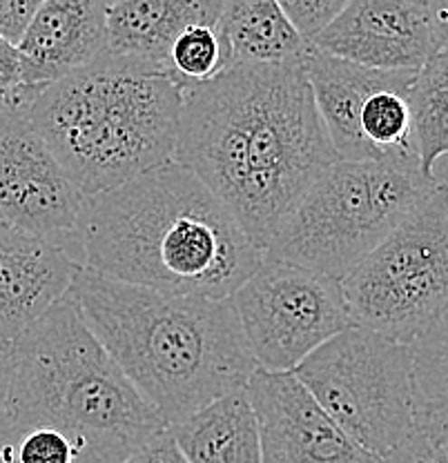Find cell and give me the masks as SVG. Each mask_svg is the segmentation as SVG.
Wrapping results in <instances>:
<instances>
[{
	"label": "cell",
	"mask_w": 448,
	"mask_h": 463,
	"mask_svg": "<svg viewBox=\"0 0 448 463\" xmlns=\"http://www.w3.org/2000/svg\"><path fill=\"white\" fill-rule=\"evenodd\" d=\"M175 161L266 252L337 154L303 62L234 65L183 87Z\"/></svg>",
	"instance_id": "obj_1"
},
{
	"label": "cell",
	"mask_w": 448,
	"mask_h": 463,
	"mask_svg": "<svg viewBox=\"0 0 448 463\" xmlns=\"http://www.w3.org/2000/svg\"><path fill=\"white\" fill-rule=\"evenodd\" d=\"M262 259L233 212L176 161L85 203L81 265L114 281L230 298Z\"/></svg>",
	"instance_id": "obj_2"
},
{
	"label": "cell",
	"mask_w": 448,
	"mask_h": 463,
	"mask_svg": "<svg viewBox=\"0 0 448 463\" xmlns=\"http://www.w3.org/2000/svg\"><path fill=\"white\" fill-rule=\"evenodd\" d=\"M81 317L166 426L245 390L254 364L230 298L166 294L81 268Z\"/></svg>",
	"instance_id": "obj_3"
},
{
	"label": "cell",
	"mask_w": 448,
	"mask_h": 463,
	"mask_svg": "<svg viewBox=\"0 0 448 463\" xmlns=\"http://www.w3.org/2000/svg\"><path fill=\"white\" fill-rule=\"evenodd\" d=\"M183 80L172 70L105 50L83 70L18 103L85 196L175 161Z\"/></svg>",
	"instance_id": "obj_4"
},
{
	"label": "cell",
	"mask_w": 448,
	"mask_h": 463,
	"mask_svg": "<svg viewBox=\"0 0 448 463\" xmlns=\"http://www.w3.org/2000/svg\"><path fill=\"white\" fill-rule=\"evenodd\" d=\"M5 412L16 430L59 428L81 463H120L167 428L100 345L70 292L14 341Z\"/></svg>",
	"instance_id": "obj_5"
},
{
	"label": "cell",
	"mask_w": 448,
	"mask_h": 463,
	"mask_svg": "<svg viewBox=\"0 0 448 463\" xmlns=\"http://www.w3.org/2000/svg\"><path fill=\"white\" fill-rule=\"evenodd\" d=\"M437 183L422 172L417 154L335 161L288 214L266 252L341 281Z\"/></svg>",
	"instance_id": "obj_6"
},
{
	"label": "cell",
	"mask_w": 448,
	"mask_h": 463,
	"mask_svg": "<svg viewBox=\"0 0 448 463\" xmlns=\"http://www.w3.org/2000/svg\"><path fill=\"white\" fill-rule=\"evenodd\" d=\"M361 327L411 345L448 312V187L437 183L373 252L341 279Z\"/></svg>",
	"instance_id": "obj_7"
},
{
	"label": "cell",
	"mask_w": 448,
	"mask_h": 463,
	"mask_svg": "<svg viewBox=\"0 0 448 463\" xmlns=\"http://www.w3.org/2000/svg\"><path fill=\"white\" fill-rule=\"evenodd\" d=\"M292 374L341 430L382 459L413 430L408 345L353 326L310 352Z\"/></svg>",
	"instance_id": "obj_8"
},
{
	"label": "cell",
	"mask_w": 448,
	"mask_h": 463,
	"mask_svg": "<svg viewBox=\"0 0 448 463\" xmlns=\"http://www.w3.org/2000/svg\"><path fill=\"white\" fill-rule=\"evenodd\" d=\"M257 368L292 373L310 352L357 326L339 279L263 252L230 297Z\"/></svg>",
	"instance_id": "obj_9"
},
{
	"label": "cell",
	"mask_w": 448,
	"mask_h": 463,
	"mask_svg": "<svg viewBox=\"0 0 448 463\" xmlns=\"http://www.w3.org/2000/svg\"><path fill=\"white\" fill-rule=\"evenodd\" d=\"M88 196L33 129L18 103L0 109V214L5 223L61 245L81 265Z\"/></svg>",
	"instance_id": "obj_10"
},
{
	"label": "cell",
	"mask_w": 448,
	"mask_h": 463,
	"mask_svg": "<svg viewBox=\"0 0 448 463\" xmlns=\"http://www.w3.org/2000/svg\"><path fill=\"white\" fill-rule=\"evenodd\" d=\"M262 434V463H382L310 397L292 373L254 368L245 385Z\"/></svg>",
	"instance_id": "obj_11"
},
{
	"label": "cell",
	"mask_w": 448,
	"mask_h": 463,
	"mask_svg": "<svg viewBox=\"0 0 448 463\" xmlns=\"http://www.w3.org/2000/svg\"><path fill=\"white\" fill-rule=\"evenodd\" d=\"M312 45L386 71H417L437 52L426 5L415 0H350Z\"/></svg>",
	"instance_id": "obj_12"
},
{
	"label": "cell",
	"mask_w": 448,
	"mask_h": 463,
	"mask_svg": "<svg viewBox=\"0 0 448 463\" xmlns=\"http://www.w3.org/2000/svg\"><path fill=\"white\" fill-rule=\"evenodd\" d=\"M83 265L32 232L0 223V339L16 341L70 292Z\"/></svg>",
	"instance_id": "obj_13"
},
{
	"label": "cell",
	"mask_w": 448,
	"mask_h": 463,
	"mask_svg": "<svg viewBox=\"0 0 448 463\" xmlns=\"http://www.w3.org/2000/svg\"><path fill=\"white\" fill-rule=\"evenodd\" d=\"M25 87L50 85L108 50L105 0H45L16 43Z\"/></svg>",
	"instance_id": "obj_14"
},
{
	"label": "cell",
	"mask_w": 448,
	"mask_h": 463,
	"mask_svg": "<svg viewBox=\"0 0 448 463\" xmlns=\"http://www.w3.org/2000/svg\"><path fill=\"white\" fill-rule=\"evenodd\" d=\"M303 71L317 109L329 132L337 161H377L375 149L359 129V112L373 91L411 87L415 71H386L357 65L312 47L303 58Z\"/></svg>",
	"instance_id": "obj_15"
},
{
	"label": "cell",
	"mask_w": 448,
	"mask_h": 463,
	"mask_svg": "<svg viewBox=\"0 0 448 463\" xmlns=\"http://www.w3.org/2000/svg\"><path fill=\"white\" fill-rule=\"evenodd\" d=\"M225 0H119L108 5V52L170 70L172 43L192 25H216Z\"/></svg>",
	"instance_id": "obj_16"
},
{
	"label": "cell",
	"mask_w": 448,
	"mask_h": 463,
	"mask_svg": "<svg viewBox=\"0 0 448 463\" xmlns=\"http://www.w3.org/2000/svg\"><path fill=\"white\" fill-rule=\"evenodd\" d=\"M187 463H262V434L248 392L225 394L167 426Z\"/></svg>",
	"instance_id": "obj_17"
},
{
	"label": "cell",
	"mask_w": 448,
	"mask_h": 463,
	"mask_svg": "<svg viewBox=\"0 0 448 463\" xmlns=\"http://www.w3.org/2000/svg\"><path fill=\"white\" fill-rule=\"evenodd\" d=\"M216 27L228 67L292 65L303 62L315 47L288 21L277 0H225Z\"/></svg>",
	"instance_id": "obj_18"
},
{
	"label": "cell",
	"mask_w": 448,
	"mask_h": 463,
	"mask_svg": "<svg viewBox=\"0 0 448 463\" xmlns=\"http://www.w3.org/2000/svg\"><path fill=\"white\" fill-rule=\"evenodd\" d=\"M408 347L413 428L448 441V312Z\"/></svg>",
	"instance_id": "obj_19"
},
{
	"label": "cell",
	"mask_w": 448,
	"mask_h": 463,
	"mask_svg": "<svg viewBox=\"0 0 448 463\" xmlns=\"http://www.w3.org/2000/svg\"><path fill=\"white\" fill-rule=\"evenodd\" d=\"M413 118V143L426 176L448 154V50H437L413 76L406 91Z\"/></svg>",
	"instance_id": "obj_20"
},
{
	"label": "cell",
	"mask_w": 448,
	"mask_h": 463,
	"mask_svg": "<svg viewBox=\"0 0 448 463\" xmlns=\"http://www.w3.org/2000/svg\"><path fill=\"white\" fill-rule=\"evenodd\" d=\"M406 87H386L366 99L359 112V129L379 158L417 154L413 143L411 105Z\"/></svg>",
	"instance_id": "obj_21"
},
{
	"label": "cell",
	"mask_w": 448,
	"mask_h": 463,
	"mask_svg": "<svg viewBox=\"0 0 448 463\" xmlns=\"http://www.w3.org/2000/svg\"><path fill=\"white\" fill-rule=\"evenodd\" d=\"M170 70L183 80V85L205 83L221 71L228 70V52L216 25H192L172 43Z\"/></svg>",
	"instance_id": "obj_22"
},
{
	"label": "cell",
	"mask_w": 448,
	"mask_h": 463,
	"mask_svg": "<svg viewBox=\"0 0 448 463\" xmlns=\"http://www.w3.org/2000/svg\"><path fill=\"white\" fill-rule=\"evenodd\" d=\"M0 457L9 463H81L71 439L52 426L16 430L12 446Z\"/></svg>",
	"instance_id": "obj_23"
},
{
	"label": "cell",
	"mask_w": 448,
	"mask_h": 463,
	"mask_svg": "<svg viewBox=\"0 0 448 463\" xmlns=\"http://www.w3.org/2000/svg\"><path fill=\"white\" fill-rule=\"evenodd\" d=\"M348 3L350 0H277L288 21L310 43Z\"/></svg>",
	"instance_id": "obj_24"
},
{
	"label": "cell",
	"mask_w": 448,
	"mask_h": 463,
	"mask_svg": "<svg viewBox=\"0 0 448 463\" xmlns=\"http://www.w3.org/2000/svg\"><path fill=\"white\" fill-rule=\"evenodd\" d=\"M382 463H448V441L413 428Z\"/></svg>",
	"instance_id": "obj_25"
},
{
	"label": "cell",
	"mask_w": 448,
	"mask_h": 463,
	"mask_svg": "<svg viewBox=\"0 0 448 463\" xmlns=\"http://www.w3.org/2000/svg\"><path fill=\"white\" fill-rule=\"evenodd\" d=\"M45 0H0V36L16 45Z\"/></svg>",
	"instance_id": "obj_26"
},
{
	"label": "cell",
	"mask_w": 448,
	"mask_h": 463,
	"mask_svg": "<svg viewBox=\"0 0 448 463\" xmlns=\"http://www.w3.org/2000/svg\"><path fill=\"white\" fill-rule=\"evenodd\" d=\"M120 463H187V459L183 457L179 446H176L175 439L170 437L166 428L157 437L149 439L148 443H143L138 450H134L132 455L125 457Z\"/></svg>",
	"instance_id": "obj_27"
},
{
	"label": "cell",
	"mask_w": 448,
	"mask_h": 463,
	"mask_svg": "<svg viewBox=\"0 0 448 463\" xmlns=\"http://www.w3.org/2000/svg\"><path fill=\"white\" fill-rule=\"evenodd\" d=\"M21 58L14 43L0 36V96L12 100L21 91Z\"/></svg>",
	"instance_id": "obj_28"
},
{
	"label": "cell",
	"mask_w": 448,
	"mask_h": 463,
	"mask_svg": "<svg viewBox=\"0 0 448 463\" xmlns=\"http://www.w3.org/2000/svg\"><path fill=\"white\" fill-rule=\"evenodd\" d=\"M426 12L437 50H448V0H428Z\"/></svg>",
	"instance_id": "obj_29"
},
{
	"label": "cell",
	"mask_w": 448,
	"mask_h": 463,
	"mask_svg": "<svg viewBox=\"0 0 448 463\" xmlns=\"http://www.w3.org/2000/svg\"><path fill=\"white\" fill-rule=\"evenodd\" d=\"M12 356H14V341L0 339V410L7 405L9 381H12Z\"/></svg>",
	"instance_id": "obj_30"
},
{
	"label": "cell",
	"mask_w": 448,
	"mask_h": 463,
	"mask_svg": "<svg viewBox=\"0 0 448 463\" xmlns=\"http://www.w3.org/2000/svg\"><path fill=\"white\" fill-rule=\"evenodd\" d=\"M14 437H16V428H14L12 417L5 410H0V455L12 446Z\"/></svg>",
	"instance_id": "obj_31"
},
{
	"label": "cell",
	"mask_w": 448,
	"mask_h": 463,
	"mask_svg": "<svg viewBox=\"0 0 448 463\" xmlns=\"http://www.w3.org/2000/svg\"><path fill=\"white\" fill-rule=\"evenodd\" d=\"M7 100H9V99H5V96H0V109H3L5 105H7Z\"/></svg>",
	"instance_id": "obj_32"
},
{
	"label": "cell",
	"mask_w": 448,
	"mask_h": 463,
	"mask_svg": "<svg viewBox=\"0 0 448 463\" xmlns=\"http://www.w3.org/2000/svg\"><path fill=\"white\" fill-rule=\"evenodd\" d=\"M105 3H108V5H114V3H119V0H105Z\"/></svg>",
	"instance_id": "obj_33"
},
{
	"label": "cell",
	"mask_w": 448,
	"mask_h": 463,
	"mask_svg": "<svg viewBox=\"0 0 448 463\" xmlns=\"http://www.w3.org/2000/svg\"><path fill=\"white\" fill-rule=\"evenodd\" d=\"M415 3H419V5H426V3H428V0H415Z\"/></svg>",
	"instance_id": "obj_34"
},
{
	"label": "cell",
	"mask_w": 448,
	"mask_h": 463,
	"mask_svg": "<svg viewBox=\"0 0 448 463\" xmlns=\"http://www.w3.org/2000/svg\"><path fill=\"white\" fill-rule=\"evenodd\" d=\"M0 463H9V461H5V459H3V457H0Z\"/></svg>",
	"instance_id": "obj_35"
},
{
	"label": "cell",
	"mask_w": 448,
	"mask_h": 463,
	"mask_svg": "<svg viewBox=\"0 0 448 463\" xmlns=\"http://www.w3.org/2000/svg\"><path fill=\"white\" fill-rule=\"evenodd\" d=\"M0 223H3V214H0Z\"/></svg>",
	"instance_id": "obj_36"
},
{
	"label": "cell",
	"mask_w": 448,
	"mask_h": 463,
	"mask_svg": "<svg viewBox=\"0 0 448 463\" xmlns=\"http://www.w3.org/2000/svg\"><path fill=\"white\" fill-rule=\"evenodd\" d=\"M446 187H448V181H446Z\"/></svg>",
	"instance_id": "obj_37"
}]
</instances>
